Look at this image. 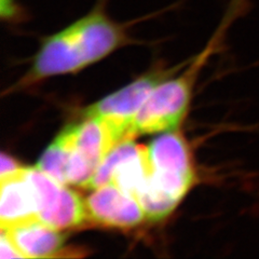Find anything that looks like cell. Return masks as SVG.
<instances>
[{
    "label": "cell",
    "mask_w": 259,
    "mask_h": 259,
    "mask_svg": "<svg viewBox=\"0 0 259 259\" xmlns=\"http://www.w3.org/2000/svg\"><path fill=\"white\" fill-rule=\"evenodd\" d=\"M24 258L54 257L61 253L65 237L61 230L35 218L28 222L2 229Z\"/></svg>",
    "instance_id": "cell-7"
},
{
    "label": "cell",
    "mask_w": 259,
    "mask_h": 259,
    "mask_svg": "<svg viewBox=\"0 0 259 259\" xmlns=\"http://www.w3.org/2000/svg\"><path fill=\"white\" fill-rule=\"evenodd\" d=\"M26 175L34 187L38 218L59 230L76 228L88 218L84 200L79 194L36 167H27Z\"/></svg>",
    "instance_id": "cell-5"
},
{
    "label": "cell",
    "mask_w": 259,
    "mask_h": 259,
    "mask_svg": "<svg viewBox=\"0 0 259 259\" xmlns=\"http://www.w3.org/2000/svg\"><path fill=\"white\" fill-rule=\"evenodd\" d=\"M175 69H157L145 74L132 83L120 89L88 107L82 115L101 117L119 128L130 139L136 136L134 119L151 92L168 79Z\"/></svg>",
    "instance_id": "cell-4"
},
{
    "label": "cell",
    "mask_w": 259,
    "mask_h": 259,
    "mask_svg": "<svg viewBox=\"0 0 259 259\" xmlns=\"http://www.w3.org/2000/svg\"><path fill=\"white\" fill-rule=\"evenodd\" d=\"M69 157V148L59 134L50 146L45 150L37 163V167L56 182L67 185L66 168Z\"/></svg>",
    "instance_id": "cell-9"
},
{
    "label": "cell",
    "mask_w": 259,
    "mask_h": 259,
    "mask_svg": "<svg viewBox=\"0 0 259 259\" xmlns=\"http://www.w3.org/2000/svg\"><path fill=\"white\" fill-rule=\"evenodd\" d=\"M150 175L144 188L158 192L178 204L194 181L188 146L181 134L165 132L147 147Z\"/></svg>",
    "instance_id": "cell-2"
},
{
    "label": "cell",
    "mask_w": 259,
    "mask_h": 259,
    "mask_svg": "<svg viewBox=\"0 0 259 259\" xmlns=\"http://www.w3.org/2000/svg\"><path fill=\"white\" fill-rule=\"evenodd\" d=\"M0 257H2V259L24 258L22 253L16 248L13 242L4 231H2V238H0Z\"/></svg>",
    "instance_id": "cell-12"
},
{
    "label": "cell",
    "mask_w": 259,
    "mask_h": 259,
    "mask_svg": "<svg viewBox=\"0 0 259 259\" xmlns=\"http://www.w3.org/2000/svg\"><path fill=\"white\" fill-rule=\"evenodd\" d=\"M198 66L185 75L166 79L151 92L134 119L136 135L175 131L190 103L192 81Z\"/></svg>",
    "instance_id": "cell-3"
},
{
    "label": "cell",
    "mask_w": 259,
    "mask_h": 259,
    "mask_svg": "<svg viewBox=\"0 0 259 259\" xmlns=\"http://www.w3.org/2000/svg\"><path fill=\"white\" fill-rule=\"evenodd\" d=\"M25 167L18 175L2 181L0 224L2 229L38 218L36 193L27 178Z\"/></svg>",
    "instance_id": "cell-8"
},
{
    "label": "cell",
    "mask_w": 259,
    "mask_h": 259,
    "mask_svg": "<svg viewBox=\"0 0 259 259\" xmlns=\"http://www.w3.org/2000/svg\"><path fill=\"white\" fill-rule=\"evenodd\" d=\"M107 3L96 0L90 12L46 37L22 84L81 70L127 42V26L110 18Z\"/></svg>",
    "instance_id": "cell-1"
},
{
    "label": "cell",
    "mask_w": 259,
    "mask_h": 259,
    "mask_svg": "<svg viewBox=\"0 0 259 259\" xmlns=\"http://www.w3.org/2000/svg\"><path fill=\"white\" fill-rule=\"evenodd\" d=\"M2 168H0V180H6L12 176L18 175L22 173L25 167L19 164V162L14 160L12 157L6 155V153H2Z\"/></svg>",
    "instance_id": "cell-10"
},
{
    "label": "cell",
    "mask_w": 259,
    "mask_h": 259,
    "mask_svg": "<svg viewBox=\"0 0 259 259\" xmlns=\"http://www.w3.org/2000/svg\"><path fill=\"white\" fill-rule=\"evenodd\" d=\"M84 203L88 218L103 226L131 228L146 218L139 200L112 184L93 189Z\"/></svg>",
    "instance_id": "cell-6"
},
{
    "label": "cell",
    "mask_w": 259,
    "mask_h": 259,
    "mask_svg": "<svg viewBox=\"0 0 259 259\" xmlns=\"http://www.w3.org/2000/svg\"><path fill=\"white\" fill-rule=\"evenodd\" d=\"M0 11H2L3 20L7 21H16L20 20L24 9L18 3V0H2L0 2Z\"/></svg>",
    "instance_id": "cell-11"
}]
</instances>
